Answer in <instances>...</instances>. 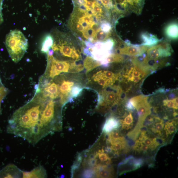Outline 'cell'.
Listing matches in <instances>:
<instances>
[{"instance_id":"1","label":"cell","mask_w":178,"mask_h":178,"mask_svg":"<svg viewBox=\"0 0 178 178\" xmlns=\"http://www.w3.org/2000/svg\"><path fill=\"white\" fill-rule=\"evenodd\" d=\"M49 99L36 91L32 99L13 114L9 121L7 132L33 145L53 133L43 116L44 110Z\"/></svg>"},{"instance_id":"2","label":"cell","mask_w":178,"mask_h":178,"mask_svg":"<svg viewBox=\"0 0 178 178\" xmlns=\"http://www.w3.org/2000/svg\"><path fill=\"white\" fill-rule=\"evenodd\" d=\"M93 15L85 9L75 5L69 23L75 25L80 36L88 41L90 38L94 39L100 28Z\"/></svg>"},{"instance_id":"3","label":"cell","mask_w":178,"mask_h":178,"mask_svg":"<svg viewBox=\"0 0 178 178\" xmlns=\"http://www.w3.org/2000/svg\"><path fill=\"white\" fill-rule=\"evenodd\" d=\"M6 48L12 60L18 63L23 58L28 49V40L22 32L11 30L6 36Z\"/></svg>"},{"instance_id":"4","label":"cell","mask_w":178,"mask_h":178,"mask_svg":"<svg viewBox=\"0 0 178 178\" xmlns=\"http://www.w3.org/2000/svg\"><path fill=\"white\" fill-rule=\"evenodd\" d=\"M51 34L54 40L51 49L54 53L62 58L70 59L73 61L81 59V52L71 45L65 34L58 30H54Z\"/></svg>"},{"instance_id":"5","label":"cell","mask_w":178,"mask_h":178,"mask_svg":"<svg viewBox=\"0 0 178 178\" xmlns=\"http://www.w3.org/2000/svg\"><path fill=\"white\" fill-rule=\"evenodd\" d=\"M47 64L45 73L42 77L52 79L62 73H77V66L74 61L60 60L53 54L47 53Z\"/></svg>"},{"instance_id":"6","label":"cell","mask_w":178,"mask_h":178,"mask_svg":"<svg viewBox=\"0 0 178 178\" xmlns=\"http://www.w3.org/2000/svg\"><path fill=\"white\" fill-rule=\"evenodd\" d=\"M105 88L99 95L96 108L101 112H105L119 104L122 100L123 92L117 86Z\"/></svg>"},{"instance_id":"7","label":"cell","mask_w":178,"mask_h":178,"mask_svg":"<svg viewBox=\"0 0 178 178\" xmlns=\"http://www.w3.org/2000/svg\"><path fill=\"white\" fill-rule=\"evenodd\" d=\"M148 96L139 95L128 101L130 105L137 111L138 119L136 128L141 129L146 118L151 113V106L148 102Z\"/></svg>"},{"instance_id":"8","label":"cell","mask_w":178,"mask_h":178,"mask_svg":"<svg viewBox=\"0 0 178 178\" xmlns=\"http://www.w3.org/2000/svg\"><path fill=\"white\" fill-rule=\"evenodd\" d=\"M172 49L170 44L166 42H161L151 46L142 56V62L147 65L148 62H154L169 57L171 55Z\"/></svg>"},{"instance_id":"9","label":"cell","mask_w":178,"mask_h":178,"mask_svg":"<svg viewBox=\"0 0 178 178\" xmlns=\"http://www.w3.org/2000/svg\"><path fill=\"white\" fill-rule=\"evenodd\" d=\"M112 39H109L104 42L97 41L91 48L86 47L90 53V56L98 62L106 59L111 53L114 45Z\"/></svg>"},{"instance_id":"10","label":"cell","mask_w":178,"mask_h":178,"mask_svg":"<svg viewBox=\"0 0 178 178\" xmlns=\"http://www.w3.org/2000/svg\"><path fill=\"white\" fill-rule=\"evenodd\" d=\"M107 139V147L111 153L114 156H118L126 151L128 144L125 138L119 130H114L108 134Z\"/></svg>"},{"instance_id":"11","label":"cell","mask_w":178,"mask_h":178,"mask_svg":"<svg viewBox=\"0 0 178 178\" xmlns=\"http://www.w3.org/2000/svg\"><path fill=\"white\" fill-rule=\"evenodd\" d=\"M132 63V65L127 67L121 73H119V79L121 78L122 80L127 82L136 84L138 83L149 73Z\"/></svg>"},{"instance_id":"12","label":"cell","mask_w":178,"mask_h":178,"mask_svg":"<svg viewBox=\"0 0 178 178\" xmlns=\"http://www.w3.org/2000/svg\"><path fill=\"white\" fill-rule=\"evenodd\" d=\"M119 78V74L109 70H100L95 73L91 77L92 81L103 88L113 85Z\"/></svg>"},{"instance_id":"13","label":"cell","mask_w":178,"mask_h":178,"mask_svg":"<svg viewBox=\"0 0 178 178\" xmlns=\"http://www.w3.org/2000/svg\"><path fill=\"white\" fill-rule=\"evenodd\" d=\"M75 85L74 82L69 79H62L59 85V103L63 107L67 103L72 101L70 99V93L72 88Z\"/></svg>"},{"instance_id":"14","label":"cell","mask_w":178,"mask_h":178,"mask_svg":"<svg viewBox=\"0 0 178 178\" xmlns=\"http://www.w3.org/2000/svg\"><path fill=\"white\" fill-rule=\"evenodd\" d=\"M143 163L144 161L142 159L129 156L119 164L118 173L119 174H122L128 171L135 170L142 166Z\"/></svg>"},{"instance_id":"15","label":"cell","mask_w":178,"mask_h":178,"mask_svg":"<svg viewBox=\"0 0 178 178\" xmlns=\"http://www.w3.org/2000/svg\"><path fill=\"white\" fill-rule=\"evenodd\" d=\"M149 47L148 46L144 45L129 44L119 47L117 49V53L120 55L139 56L145 53Z\"/></svg>"},{"instance_id":"16","label":"cell","mask_w":178,"mask_h":178,"mask_svg":"<svg viewBox=\"0 0 178 178\" xmlns=\"http://www.w3.org/2000/svg\"><path fill=\"white\" fill-rule=\"evenodd\" d=\"M120 126L119 120L115 116H110L105 122L103 127L102 133L107 134L114 130L118 129Z\"/></svg>"},{"instance_id":"17","label":"cell","mask_w":178,"mask_h":178,"mask_svg":"<svg viewBox=\"0 0 178 178\" xmlns=\"http://www.w3.org/2000/svg\"><path fill=\"white\" fill-rule=\"evenodd\" d=\"M177 120L174 119L168 120L164 124V134L165 142L167 138H172L177 132Z\"/></svg>"},{"instance_id":"18","label":"cell","mask_w":178,"mask_h":178,"mask_svg":"<svg viewBox=\"0 0 178 178\" xmlns=\"http://www.w3.org/2000/svg\"><path fill=\"white\" fill-rule=\"evenodd\" d=\"M22 177L29 178H46L47 174L46 170L41 166H38L30 171H22Z\"/></svg>"},{"instance_id":"19","label":"cell","mask_w":178,"mask_h":178,"mask_svg":"<svg viewBox=\"0 0 178 178\" xmlns=\"http://www.w3.org/2000/svg\"><path fill=\"white\" fill-rule=\"evenodd\" d=\"M132 111H129L128 113H126L123 117V119L119 120L120 126L124 131H128L131 129L135 122L134 117L133 115Z\"/></svg>"},{"instance_id":"20","label":"cell","mask_w":178,"mask_h":178,"mask_svg":"<svg viewBox=\"0 0 178 178\" xmlns=\"http://www.w3.org/2000/svg\"><path fill=\"white\" fill-rule=\"evenodd\" d=\"M145 1V0H126L129 10L138 14L142 12Z\"/></svg>"},{"instance_id":"21","label":"cell","mask_w":178,"mask_h":178,"mask_svg":"<svg viewBox=\"0 0 178 178\" xmlns=\"http://www.w3.org/2000/svg\"><path fill=\"white\" fill-rule=\"evenodd\" d=\"M101 65L99 62L96 61L90 56H87L84 60V66L87 73Z\"/></svg>"},{"instance_id":"22","label":"cell","mask_w":178,"mask_h":178,"mask_svg":"<svg viewBox=\"0 0 178 178\" xmlns=\"http://www.w3.org/2000/svg\"><path fill=\"white\" fill-rule=\"evenodd\" d=\"M165 33L169 39H175L178 38V25L176 23H172L167 25Z\"/></svg>"},{"instance_id":"23","label":"cell","mask_w":178,"mask_h":178,"mask_svg":"<svg viewBox=\"0 0 178 178\" xmlns=\"http://www.w3.org/2000/svg\"><path fill=\"white\" fill-rule=\"evenodd\" d=\"M54 42L53 38L51 34H47L44 37L41 44V51L46 53L51 48Z\"/></svg>"},{"instance_id":"24","label":"cell","mask_w":178,"mask_h":178,"mask_svg":"<svg viewBox=\"0 0 178 178\" xmlns=\"http://www.w3.org/2000/svg\"><path fill=\"white\" fill-rule=\"evenodd\" d=\"M142 39L144 42L142 45L149 47L155 45L159 41V39L156 37L148 33L142 34Z\"/></svg>"},{"instance_id":"25","label":"cell","mask_w":178,"mask_h":178,"mask_svg":"<svg viewBox=\"0 0 178 178\" xmlns=\"http://www.w3.org/2000/svg\"><path fill=\"white\" fill-rule=\"evenodd\" d=\"M108 64L112 63H121L125 61L124 57L119 53H111L105 59Z\"/></svg>"},{"instance_id":"26","label":"cell","mask_w":178,"mask_h":178,"mask_svg":"<svg viewBox=\"0 0 178 178\" xmlns=\"http://www.w3.org/2000/svg\"><path fill=\"white\" fill-rule=\"evenodd\" d=\"M111 36V33H107L105 32L101 29L98 31L95 36V40L97 41H105L109 39Z\"/></svg>"},{"instance_id":"27","label":"cell","mask_w":178,"mask_h":178,"mask_svg":"<svg viewBox=\"0 0 178 178\" xmlns=\"http://www.w3.org/2000/svg\"><path fill=\"white\" fill-rule=\"evenodd\" d=\"M163 105L169 108L178 110V97L172 99H165L163 101Z\"/></svg>"},{"instance_id":"28","label":"cell","mask_w":178,"mask_h":178,"mask_svg":"<svg viewBox=\"0 0 178 178\" xmlns=\"http://www.w3.org/2000/svg\"><path fill=\"white\" fill-rule=\"evenodd\" d=\"M82 90V88L79 85H76L72 87L70 93V99L73 100V98L77 97Z\"/></svg>"},{"instance_id":"29","label":"cell","mask_w":178,"mask_h":178,"mask_svg":"<svg viewBox=\"0 0 178 178\" xmlns=\"http://www.w3.org/2000/svg\"><path fill=\"white\" fill-rule=\"evenodd\" d=\"M100 26L101 29L105 32L111 33V31L112 30V25H111L110 23L107 20L101 21Z\"/></svg>"},{"instance_id":"30","label":"cell","mask_w":178,"mask_h":178,"mask_svg":"<svg viewBox=\"0 0 178 178\" xmlns=\"http://www.w3.org/2000/svg\"><path fill=\"white\" fill-rule=\"evenodd\" d=\"M7 93V90L4 85L0 87V114L1 113V101L6 96Z\"/></svg>"},{"instance_id":"31","label":"cell","mask_w":178,"mask_h":178,"mask_svg":"<svg viewBox=\"0 0 178 178\" xmlns=\"http://www.w3.org/2000/svg\"><path fill=\"white\" fill-rule=\"evenodd\" d=\"M3 3V0H0V25H1L4 21L2 14V7Z\"/></svg>"},{"instance_id":"32","label":"cell","mask_w":178,"mask_h":178,"mask_svg":"<svg viewBox=\"0 0 178 178\" xmlns=\"http://www.w3.org/2000/svg\"><path fill=\"white\" fill-rule=\"evenodd\" d=\"M3 85H2L1 83V78H0V87L2 86Z\"/></svg>"}]
</instances>
